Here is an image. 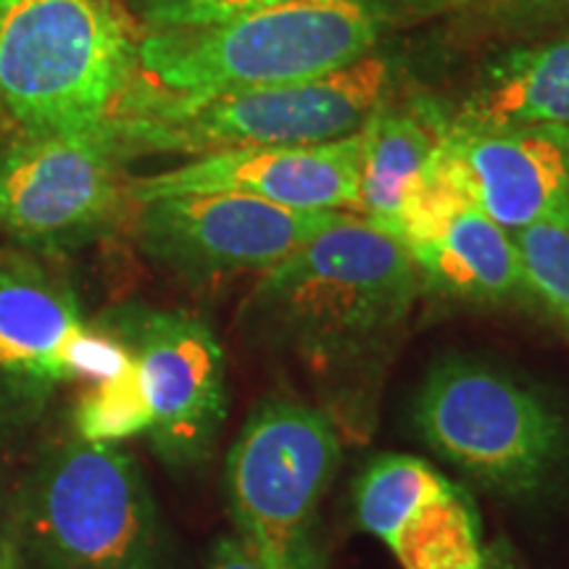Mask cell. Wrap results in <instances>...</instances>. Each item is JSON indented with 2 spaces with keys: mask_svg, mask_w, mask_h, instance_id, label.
<instances>
[{
  "mask_svg": "<svg viewBox=\"0 0 569 569\" xmlns=\"http://www.w3.org/2000/svg\"><path fill=\"white\" fill-rule=\"evenodd\" d=\"M377 38L359 0H282L219 24L142 32L122 101L193 103L317 80L375 53Z\"/></svg>",
  "mask_w": 569,
  "mask_h": 569,
  "instance_id": "2",
  "label": "cell"
},
{
  "mask_svg": "<svg viewBox=\"0 0 569 569\" xmlns=\"http://www.w3.org/2000/svg\"><path fill=\"white\" fill-rule=\"evenodd\" d=\"M511 234L538 311L549 315L569 340V232L557 227H530Z\"/></svg>",
  "mask_w": 569,
  "mask_h": 569,
  "instance_id": "21",
  "label": "cell"
},
{
  "mask_svg": "<svg viewBox=\"0 0 569 569\" xmlns=\"http://www.w3.org/2000/svg\"><path fill=\"white\" fill-rule=\"evenodd\" d=\"M448 488V480L427 461L407 453H382L361 472L353 488L356 522L369 536L388 540L427 498Z\"/></svg>",
  "mask_w": 569,
  "mask_h": 569,
  "instance_id": "18",
  "label": "cell"
},
{
  "mask_svg": "<svg viewBox=\"0 0 569 569\" xmlns=\"http://www.w3.org/2000/svg\"><path fill=\"white\" fill-rule=\"evenodd\" d=\"M411 427L436 457L503 501H546L569 482L567 411L549 390L490 361H436L411 401Z\"/></svg>",
  "mask_w": 569,
  "mask_h": 569,
  "instance_id": "3",
  "label": "cell"
},
{
  "mask_svg": "<svg viewBox=\"0 0 569 569\" xmlns=\"http://www.w3.org/2000/svg\"><path fill=\"white\" fill-rule=\"evenodd\" d=\"M478 569H522L517 561V553L511 549L509 540L498 538L496 543L486 546V553H482V561Z\"/></svg>",
  "mask_w": 569,
  "mask_h": 569,
  "instance_id": "25",
  "label": "cell"
},
{
  "mask_svg": "<svg viewBox=\"0 0 569 569\" xmlns=\"http://www.w3.org/2000/svg\"><path fill=\"white\" fill-rule=\"evenodd\" d=\"M377 24H411V21L459 13L475 0H359Z\"/></svg>",
  "mask_w": 569,
  "mask_h": 569,
  "instance_id": "23",
  "label": "cell"
},
{
  "mask_svg": "<svg viewBox=\"0 0 569 569\" xmlns=\"http://www.w3.org/2000/svg\"><path fill=\"white\" fill-rule=\"evenodd\" d=\"M388 546L403 569H478L486 546L472 496L448 482L411 511Z\"/></svg>",
  "mask_w": 569,
  "mask_h": 569,
  "instance_id": "17",
  "label": "cell"
},
{
  "mask_svg": "<svg viewBox=\"0 0 569 569\" xmlns=\"http://www.w3.org/2000/svg\"><path fill=\"white\" fill-rule=\"evenodd\" d=\"M46 569H169L167 532L138 459L80 436L34 457L6 519Z\"/></svg>",
  "mask_w": 569,
  "mask_h": 569,
  "instance_id": "4",
  "label": "cell"
},
{
  "mask_svg": "<svg viewBox=\"0 0 569 569\" xmlns=\"http://www.w3.org/2000/svg\"><path fill=\"white\" fill-rule=\"evenodd\" d=\"M361 134L315 146L234 148L127 184L130 203L184 193H238L296 211H359Z\"/></svg>",
  "mask_w": 569,
  "mask_h": 569,
  "instance_id": "13",
  "label": "cell"
},
{
  "mask_svg": "<svg viewBox=\"0 0 569 569\" xmlns=\"http://www.w3.org/2000/svg\"><path fill=\"white\" fill-rule=\"evenodd\" d=\"M0 111H3V109H0Z\"/></svg>",
  "mask_w": 569,
  "mask_h": 569,
  "instance_id": "27",
  "label": "cell"
},
{
  "mask_svg": "<svg viewBox=\"0 0 569 569\" xmlns=\"http://www.w3.org/2000/svg\"><path fill=\"white\" fill-rule=\"evenodd\" d=\"M451 130H569V32L501 48L451 109Z\"/></svg>",
  "mask_w": 569,
  "mask_h": 569,
  "instance_id": "15",
  "label": "cell"
},
{
  "mask_svg": "<svg viewBox=\"0 0 569 569\" xmlns=\"http://www.w3.org/2000/svg\"><path fill=\"white\" fill-rule=\"evenodd\" d=\"M380 230L409 253L419 296L461 309H538L515 234L486 217L438 159Z\"/></svg>",
  "mask_w": 569,
  "mask_h": 569,
  "instance_id": "9",
  "label": "cell"
},
{
  "mask_svg": "<svg viewBox=\"0 0 569 569\" xmlns=\"http://www.w3.org/2000/svg\"><path fill=\"white\" fill-rule=\"evenodd\" d=\"M448 132L451 106L430 96L396 101L390 92L359 130L361 167L356 217L386 227L436 159Z\"/></svg>",
  "mask_w": 569,
  "mask_h": 569,
  "instance_id": "16",
  "label": "cell"
},
{
  "mask_svg": "<svg viewBox=\"0 0 569 569\" xmlns=\"http://www.w3.org/2000/svg\"><path fill=\"white\" fill-rule=\"evenodd\" d=\"M417 298L403 246L365 217L346 213L261 272L240 317L256 346L301 372L340 438L365 443Z\"/></svg>",
  "mask_w": 569,
  "mask_h": 569,
  "instance_id": "1",
  "label": "cell"
},
{
  "mask_svg": "<svg viewBox=\"0 0 569 569\" xmlns=\"http://www.w3.org/2000/svg\"><path fill=\"white\" fill-rule=\"evenodd\" d=\"M134 206V243L184 280L267 272L346 217V211H296L238 193H184Z\"/></svg>",
  "mask_w": 569,
  "mask_h": 569,
  "instance_id": "11",
  "label": "cell"
},
{
  "mask_svg": "<svg viewBox=\"0 0 569 569\" xmlns=\"http://www.w3.org/2000/svg\"><path fill=\"white\" fill-rule=\"evenodd\" d=\"M138 46L113 0H0V109L24 134L98 130L130 88Z\"/></svg>",
  "mask_w": 569,
  "mask_h": 569,
  "instance_id": "5",
  "label": "cell"
},
{
  "mask_svg": "<svg viewBox=\"0 0 569 569\" xmlns=\"http://www.w3.org/2000/svg\"><path fill=\"white\" fill-rule=\"evenodd\" d=\"M282 0H122V9L142 32L190 30L230 21Z\"/></svg>",
  "mask_w": 569,
  "mask_h": 569,
  "instance_id": "22",
  "label": "cell"
},
{
  "mask_svg": "<svg viewBox=\"0 0 569 569\" xmlns=\"http://www.w3.org/2000/svg\"><path fill=\"white\" fill-rule=\"evenodd\" d=\"M436 159L507 232H569V130H451Z\"/></svg>",
  "mask_w": 569,
  "mask_h": 569,
  "instance_id": "14",
  "label": "cell"
},
{
  "mask_svg": "<svg viewBox=\"0 0 569 569\" xmlns=\"http://www.w3.org/2000/svg\"><path fill=\"white\" fill-rule=\"evenodd\" d=\"M84 327L67 282L30 256L0 253V448L30 438L74 382L71 348Z\"/></svg>",
  "mask_w": 569,
  "mask_h": 569,
  "instance_id": "12",
  "label": "cell"
},
{
  "mask_svg": "<svg viewBox=\"0 0 569 569\" xmlns=\"http://www.w3.org/2000/svg\"><path fill=\"white\" fill-rule=\"evenodd\" d=\"M71 422H74V436L90 443H122L127 438L148 432L151 411L142 396L134 359L124 375L84 388L71 411Z\"/></svg>",
  "mask_w": 569,
  "mask_h": 569,
  "instance_id": "20",
  "label": "cell"
},
{
  "mask_svg": "<svg viewBox=\"0 0 569 569\" xmlns=\"http://www.w3.org/2000/svg\"><path fill=\"white\" fill-rule=\"evenodd\" d=\"M109 122L84 132L21 134L0 153V227L34 248H74L109 232L124 209Z\"/></svg>",
  "mask_w": 569,
  "mask_h": 569,
  "instance_id": "10",
  "label": "cell"
},
{
  "mask_svg": "<svg viewBox=\"0 0 569 569\" xmlns=\"http://www.w3.org/2000/svg\"><path fill=\"white\" fill-rule=\"evenodd\" d=\"M0 569H21V551L6 522H0Z\"/></svg>",
  "mask_w": 569,
  "mask_h": 569,
  "instance_id": "26",
  "label": "cell"
},
{
  "mask_svg": "<svg viewBox=\"0 0 569 569\" xmlns=\"http://www.w3.org/2000/svg\"><path fill=\"white\" fill-rule=\"evenodd\" d=\"M393 90V61L369 53L306 82L234 90L193 103L122 101L109 127L122 156L315 146L359 132Z\"/></svg>",
  "mask_w": 569,
  "mask_h": 569,
  "instance_id": "6",
  "label": "cell"
},
{
  "mask_svg": "<svg viewBox=\"0 0 569 569\" xmlns=\"http://www.w3.org/2000/svg\"><path fill=\"white\" fill-rule=\"evenodd\" d=\"M96 322L138 365L156 459L174 475L209 465L227 422V365L211 327L190 311L146 303L113 306Z\"/></svg>",
  "mask_w": 569,
  "mask_h": 569,
  "instance_id": "8",
  "label": "cell"
},
{
  "mask_svg": "<svg viewBox=\"0 0 569 569\" xmlns=\"http://www.w3.org/2000/svg\"><path fill=\"white\" fill-rule=\"evenodd\" d=\"M569 32V0H475L457 13L453 38L519 46Z\"/></svg>",
  "mask_w": 569,
  "mask_h": 569,
  "instance_id": "19",
  "label": "cell"
},
{
  "mask_svg": "<svg viewBox=\"0 0 569 569\" xmlns=\"http://www.w3.org/2000/svg\"><path fill=\"white\" fill-rule=\"evenodd\" d=\"M209 569H261L238 536H222L213 543Z\"/></svg>",
  "mask_w": 569,
  "mask_h": 569,
  "instance_id": "24",
  "label": "cell"
},
{
  "mask_svg": "<svg viewBox=\"0 0 569 569\" xmlns=\"http://www.w3.org/2000/svg\"><path fill=\"white\" fill-rule=\"evenodd\" d=\"M338 427L315 403L269 396L224 461L234 536L261 569H330L322 498L340 465Z\"/></svg>",
  "mask_w": 569,
  "mask_h": 569,
  "instance_id": "7",
  "label": "cell"
}]
</instances>
